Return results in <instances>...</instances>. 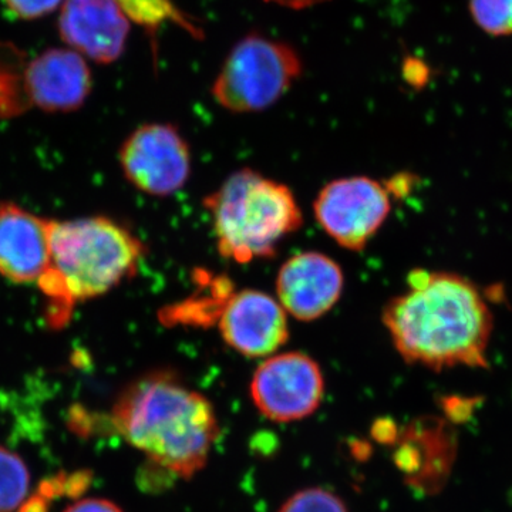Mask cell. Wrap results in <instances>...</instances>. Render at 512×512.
Instances as JSON below:
<instances>
[{
  "label": "cell",
  "instance_id": "obj_1",
  "mask_svg": "<svg viewBox=\"0 0 512 512\" xmlns=\"http://www.w3.org/2000/svg\"><path fill=\"white\" fill-rule=\"evenodd\" d=\"M383 322L394 348L410 365L437 372L488 366L493 313L464 276L412 272L409 291L387 303Z\"/></svg>",
  "mask_w": 512,
  "mask_h": 512
},
{
  "label": "cell",
  "instance_id": "obj_2",
  "mask_svg": "<svg viewBox=\"0 0 512 512\" xmlns=\"http://www.w3.org/2000/svg\"><path fill=\"white\" fill-rule=\"evenodd\" d=\"M110 421L130 446L178 478L200 473L221 434L210 400L170 370H156L128 384Z\"/></svg>",
  "mask_w": 512,
  "mask_h": 512
},
{
  "label": "cell",
  "instance_id": "obj_3",
  "mask_svg": "<svg viewBox=\"0 0 512 512\" xmlns=\"http://www.w3.org/2000/svg\"><path fill=\"white\" fill-rule=\"evenodd\" d=\"M146 245L120 222L107 217L53 221L50 265L39 279L46 322L62 329L74 306L106 295L136 274Z\"/></svg>",
  "mask_w": 512,
  "mask_h": 512
},
{
  "label": "cell",
  "instance_id": "obj_4",
  "mask_svg": "<svg viewBox=\"0 0 512 512\" xmlns=\"http://www.w3.org/2000/svg\"><path fill=\"white\" fill-rule=\"evenodd\" d=\"M220 254L237 264L271 258L279 245L302 227L303 215L293 192L285 184L254 170L229 175L208 195Z\"/></svg>",
  "mask_w": 512,
  "mask_h": 512
},
{
  "label": "cell",
  "instance_id": "obj_5",
  "mask_svg": "<svg viewBox=\"0 0 512 512\" xmlns=\"http://www.w3.org/2000/svg\"><path fill=\"white\" fill-rule=\"evenodd\" d=\"M302 72L301 56L291 45L251 35L229 52L211 93L232 113H258L281 99Z\"/></svg>",
  "mask_w": 512,
  "mask_h": 512
},
{
  "label": "cell",
  "instance_id": "obj_6",
  "mask_svg": "<svg viewBox=\"0 0 512 512\" xmlns=\"http://www.w3.org/2000/svg\"><path fill=\"white\" fill-rule=\"evenodd\" d=\"M392 210L389 188L369 177L332 181L313 204L323 231L340 247L362 251L382 228Z\"/></svg>",
  "mask_w": 512,
  "mask_h": 512
},
{
  "label": "cell",
  "instance_id": "obj_7",
  "mask_svg": "<svg viewBox=\"0 0 512 512\" xmlns=\"http://www.w3.org/2000/svg\"><path fill=\"white\" fill-rule=\"evenodd\" d=\"M251 399L258 412L275 423H292L312 416L325 396L319 363L301 352L266 357L255 370Z\"/></svg>",
  "mask_w": 512,
  "mask_h": 512
},
{
  "label": "cell",
  "instance_id": "obj_8",
  "mask_svg": "<svg viewBox=\"0 0 512 512\" xmlns=\"http://www.w3.org/2000/svg\"><path fill=\"white\" fill-rule=\"evenodd\" d=\"M128 183L153 197H168L187 184L191 151L173 124L150 123L136 128L119 153Z\"/></svg>",
  "mask_w": 512,
  "mask_h": 512
},
{
  "label": "cell",
  "instance_id": "obj_9",
  "mask_svg": "<svg viewBox=\"0 0 512 512\" xmlns=\"http://www.w3.org/2000/svg\"><path fill=\"white\" fill-rule=\"evenodd\" d=\"M218 326L229 348L252 359L274 355L289 339L288 313L278 299L255 289L232 293Z\"/></svg>",
  "mask_w": 512,
  "mask_h": 512
},
{
  "label": "cell",
  "instance_id": "obj_10",
  "mask_svg": "<svg viewBox=\"0 0 512 512\" xmlns=\"http://www.w3.org/2000/svg\"><path fill=\"white\" fill-rule=\"evenodd\" d=\"M457 456V439L444 417H421L404 427L394 446V464L407 484L424 494L446 485Z\"/></svg>",
  "mask_w": 512,
  "mask_h": 512
},
{
  "label": "cell",
  "instance_id": "obj_11",
  "mask_svg": "<svg viewBox=\"0 0 512 512\" xmlns=\"http://www.w3.org/2000/svg\"><path fill=\"white\" fill-rule=\"evenodd\" d=\"M345 286L342 268L328 255L302 252L281 266L276 295L288 316L312 322L338 303Z\"/></svg>",
  "mask_w": 512,
  "mask_h": 512
},
{
  "label": "cell",
  "instance_id": "obj_12",
  "mask_svg": "<svg viewBox=\"0 0 512 512\" xmlns=\"http://www.w3.org/2000/svg\"><path fill=\"white\" fill-rule=\"evenodd\" d=\"M130 22L116 0H66L59 16V33L80 55L109 64L123 55Z\"/></svg>",
  "mask_w": 512,
  "mask_h": 512
},
{
  "label": "cell",
  "instance_id": "obj_13",
  "mask_svg": "<svg viewBox=\"0 0 512 512\" xmlns=\"http://www.w3.org/2000/svg\"><path fill=\"white\" fill-rule=\"evenodd\" d=\"M52 222L15 202L0 204V275L15 284L39 282L50 265Z\"/></svg>",
  "mask_w": 512,
  "mask_h": 512
},
{
  "label": "cell",
  "instance_id": "obj_14",
  "mask_svg": "<svg viewBox=\"0 0 512 512\" xmlns=\"http://www.w3.org/2000/svg\"><path fill=\"white\" fill-rule=\"evenodd\" d=\"M92 89V73L76 50L47 49L29 63L30 101L47 113L79 110Z\"/></svg>",
  "mask_w": 512,
  "mask_h": 512
},
{
  "label": "cell",
  "instance_id": "obj_15",
  "mask_svg": "<svg viewBox=\"0 0 512 512\" xmlns=\"http://www.w3.org/2000/svg\"><path fill=\"white\" fill-rule=\"evenodd\" d=\"M28 60L15 43L0 40V119H12L33 106L28 90Z\"/></svg>",
  "mask_w": 512,
  "mask_h": 512
},
{
  "label": "cell",
  "instance_id": "obj_16",
  "mask_svg": "<svg viewBox=\"0 0 512 512\" xmlns=\"http://www.w3.org/2000/svg\"><path fill=\"white\" fill-rule=\"evenodd\" d=\"M131 22L143 26L151 36L167 23L183 29L195 40L204 39V32L195 20L178 8L173 0H116Z\"/></svg>",
  "mask_w": 512,
  "mask_h": 512
},
{
  "label": "cell",
  "instance_id": "obj_17",
  "mask_svg": "<svg viewBox=\"0 0 512 512\" xmlns=\"http://www.w3.org/2000/svg\"><path fill=\"white\" fill-rule=\"evenodd\" d=\"M30 473L23 458L0 447V512L18 510L28 498Z\"/></svg>",
  "mask_w": 512,
  "mask_h": 512
},
{
  "label": "cell",
  "instance_id": "obj_18",
  "mask_svg": "<svg viewBox=\"0 0 512 512\" xmlns=\"http://www.w3.org/2000/svg\"><path fill=\"white\" fill-rule=\"evenodd\" d=\"M474 23L491 36H512V0H468Z\"/></svg>",
  "mask_w": 512,
  "mask_h": 512
},
{
  "label": "cell",
  "instance_id": "obj_19",
  "mask_svg": "<svg viewBox=\"0 0 512 512\" xmlns=\"http://www.w3.org/2000/svg\"><path fill=\"white\" fill-rule=\"evenodd\" d=\"M278 512H349L345 501L326 488H305L289 497Z\"/></svg>",
  "mask_w": 512,
  "mask_h": 512
},
{
  "label": "cell",
  "instance_id": "obj_20",
  "mask_svg": "<svg viewBox=\"0 0 512 512\" xmlns=\"http://www.w3.org/2000/svg\"><path fill=\"white\" fill-rule=\"evenodd\" d=\"M62 0H3V5L16 19L33 20L43 18L59 8Z\"/></svg>",
  "mask_w": 512,
  "mask_h": 512
},
{
  "label": "cell",
  "instance_id": "obj_21",
  "mask_svg": "<svg viewBox=\"0 0 512 512\" xmlns=\"http://www.w3.org/2000/svg\"><path fill=\"white\" fill-rule=\"evenodd\" d=\"M480 403L478 397L446 396L441 399L440 407L448 423L463 424L473 417Z\"/></svg>",
  "mask_w": 512,
  "mask_h": 512
},
{
  "label": "cell",
  "instance_id": "obj_22",
  "mask_svg": "<svg viewBox=\"0 0 512 512\" xmlns=\"http://www.w3.org/2000/svg\"><path fill=\"white\" fill-rule=\"evenodd\" d=\"M373 440L377 441L379 444H383V446H396L397 441H399L400 436H402V429H400L399 424L392 419H384L376 420L372 426Z\"/></svg>",
  "mask_w": 512,
  "mask_h": 512
},
{
  "label": "cell",
  "instance_id": "obj_23",
  "mask_svg": "<svg viewBox=\"0 0 512 512\" xmlns=\"http://www.w3.org/2000/svg\"><path fill=\"white\" fill-rule=\"evenodd\" d=\"M63 512H124L113 501L106 498H84L77 500L76 503L69 505Z\"/></svg>",
  "mask_w": 512,
  "mask_h": 512
},
{
  "label": "cell",
  "instance_id": "obj_24",
  "mask_svg": "<svg viewBox=\"0 0 512 512\" xmlns=\"http://www.w3.org/2000/svg\"><path fill=\"white\" fill-rule=\"evenodd\" d=\"M268 3L282 6V8L292 10H303L315 8V6L322 5V3L329 2V0H265Z\"/></svg>",
  "mask_w": 512,
  "mask_h": 512
},
{
  "label": "cell",
  "instance_id": "obj_25",
  "mask_svg": "<svg viewBox=\"0 0 512 512\" xmlns=\"http://www.w3.org/2000/svg\"><path fill=\"white\" fill-rule=\"evenodd\" d=\"M50 503L39 494H33L26 498L25 503L20 505L19 512H49Z\"/></svg>",
  "mask_w": 512,
  "mask_h": 512
}]
</instances>
